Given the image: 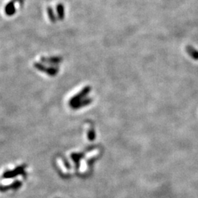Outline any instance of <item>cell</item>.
<instances>
[{
	"mask_svg": "<svg viewBox=\"0 0 198 198\" xmlns=\"http://www.w3.org/2000/svg\"><path fill=\"white\" fill-rule=\"evenodd\" d=\"M187 51L188 54H189L193 59L198 60V52L196 49H194V48L191 46H188L187 47Z\"/></svg>",
	"mask_w": 198,
	"mask_h": 198,
	"instance_id": "1",
	"label": "cell"
}]
</instances>
